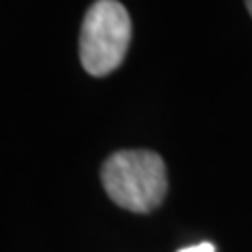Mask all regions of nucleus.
Masks as SVG:
<instances>
[{"label": "nucleus", "instance_id": "obj_1", "mask_svg": "<svg viewBox=\"0 0 252 252\" xmlns=\"http://www.w3.org/2000/svg\"><path fill=\"white\" fill-rule=\"evenodd\" d=\"M101 183L112 202L139 215L156 210L168 189L164 160L147 149H126L109 156L101 168Z\"/></svg>", "mask_w": 252, "mask_h": 252}, {"label": "nucleus", "instance_id": "obj_2", "mask_svg": "<svg viewBox=\"0 0 252 252\" xmlns=\"http://www.w3.org/2000/svg\"><path fill=\"white\" fill-rule=\"evenodd\" d=\"M130 42V17L116 0H97L82 21L80 61L91 76H107L120 65Z\"/></svg>", "mask_w": 252, "mask_h": 252}, {"label": "nucleus", "instance_id": "obj_3", "mask_svg": "<svg viewBox=\"0 0 252 252\" xmlns=\"http://www.w3.org/2000/svg\"><path fill=\"white\" fill-rule=\"evenodd\" d=\"M179 252H215V244L202 242V244H198V246H187V248L179 250Z\"/></svg>", "mask_w": 252, "mask_h": 252}, {"label": "nucleus", "instance_id": "obj_4", "mask_svg": "<svg viewBox=\"0 0 252 252\" xmlns=\"http://www.w3.org/2000/svg\"><path fill=\"white\" fill-rule=\"evenodd\" d=\"M246 4H248V11H250V15H252V0H246Z\"/></svg>", "mask_w": 252, "mask_h": 252}]
</instances>
